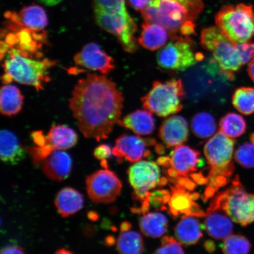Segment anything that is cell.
Masks as SVG:
<instances>
[{
  "label": "cell",
  "mask_w": 254,
  "mask_h": 254,
  "mask_svg": "<svg viewBox=\"0 0 254 254\" xmlns=\"http://www.w3.org/2000/svg\"><path fill=\"white\" fill-rule=\"evenodd\" d=\"M250 139L251 142H252L253 144H254V132H253V134L251 135Z\"/></svg>",
  "instance_id": "c3c4849f"
},
{
  "label": "cell",
  "mask_w": 254,
  "mask_h": 254,
  "mask_svg": "<svg viewBox=\"0 0 254 254\" xmlns=\"http://www.w3.org/2000/svg\"><path fill=\"white\" fill-rule=\"evenodd\" d=\"M117 250L119 254H142L144 244L141 235L131 230L121 231Z\"/></svg>",
  "instance_id": "f1b7e54d"
},
{
  "label": "cell",
  "mask_w": 254,
  "mask_h": 254,
  "mask_svg": "<svg viewBox=\"0 0 254 254\" xmlns=\"http://www.w3.org/2000/svg\"><path fill=\"white\" fill-rule=\"evenodd\" d=\"M157 162L166 170L169 181L172 183L179 178L191 176L202 163L198 151L184 145L175 148L168 156L158 158Z\"/></svg>",
  "instance_id": "7c38bea8"
},
{
  "label": "cell",
  "mask_w": 254,
  "mask_h": 254,
  "mask_svg": "<svg viewBox=\"0 0 254 254\" xmlns=\"http://www.w3.org/2000/svg\"><path fill=\"white\" fill-rule=\"evenodd\" d=\"M175 237L181 244L194 245L202 237L201 224L195 217L183 216L174 229Z\"/></svg>",
  "instance_id": "cb8c5ba5"
},
{
  "label": "cell",
  "mask_w": 254,
  "mask_h": 254,
  "mask_svg": "<svg viewBox=\"0 0 254 254\" xmlns=\"http://www.w3.org/2000/svg\"><path fill=\"white\" fill-rule=\"evenodd\" d=\"M248 72H249L251 79L254 82V58L249 64V67H248Z\"/></svg>",
  "instance_id": "ee69618b"
},
{
  "label": "cell",
  "mask_w": 254,
  "mask_h": 254,
  "mask_svg": "<svg viewBox=\"0 0 254 254\" xmlns=\"http://www.w3.org/2000/svg\"><path fill=\"white\" fill-rule=\"evenodd\" d=\"M190 126L193 134L202 139L208 138L214 135L217 129L214 117L207 112L195 114L192 119Z\"/></svg>",
  "instance_id": "f546056e"
},
{
  "label": "cell",
  "mask_w": 254,
  "mask_h": 254,
  "mask_svg": "<svg viewBox=\"0 0 254 254\" xmlns=\"http://www.w3.org/2000/svg\"><path fill=\"white\" fill-rule=\"evenodd\" d=\"M188 123L183 117L173 116L165 120L159 129V137L167 148L178 147L188 139Z\"/></svg>",
  "instance_id": "ac0fdd59"
},
{
  "label": "cell",
  "mask_w": 254,
  "mask_h": 254,
  "mask_svg": "<svg viewBox=\"0 0 254 254\" xmlns=\"http://www.w3.org/2000/svg\"><path fill=\"white\" fill-rule=\"evenodd\" d=\"M130 185L134 189L132 198L141 202L147 198L151 190L164 186L167 179L161 178L158 164L151 161L136 162L127 170Z\"/></svg>",
  "instance_id": "8fae6325"
},
{
  "label": "cell",
  "mask_w": 254,
  "mask_h": 254,
  "mask_svg": "<svg viewBox=\"0 0 254 254\" xmlns=\"http://www.w3.org/2000/svg\"><path fill=\"white\" fill-rule=\"evenodd\" d=\"M113 154V149L108 144H103L98 145L95 148L94 156L101 161H107Z\"/></svg>",
  "instance_id": "f35d334b"
},
{
  "label": "cell",
  "mask_w": 254,
  "mask_h": 254,
  "mask_svg": "<svg viewBox=\"0 0 254 254\" xmlns=\"http://www.w3.org/2000/svg\"><path fill=\"white\" fill-rule=\"evenodd\" d=\"M139 225L141 233L146 237L159 238L166 233L168 221L166 216L161 212H148L141 218Z\"/></svg>",
  "instance_id": "83f0119b"
},
{
  "label": "cell",
  "mask_w": 254,
  "mask_h": 254,
  "mask_svg": "<svg viewBox=\"0 0 254 254\" xmlns=\"http://www.w3.org/2000/svg\"><path fill=\"white\" fill-rule=\"evenodd\" d=\"M78 135L65 125L53 126L46 135V144L53 150H66L77 144Z\"/></svg>",
  "instance_id": "d4e9b609"
},
{
  "label": "cell",
  "mask_w": 254,
  "mask_h": 254,
  "mask_svg": "<svg viewBox=\"0 0 254 254\" xmlns=\"http://www.w3.org/2000/svg\"><path fill=\"white\" fill-rule=\"evenodd\" d=\"M39 1L47 5H55L58 4L62 0H39Z\"/></svg>",
  "instance_id": "f6af8a7d"
},
{
  "label": "cell",
  "mask_w": 254,
  "mask_h": 254,
  "mask_svg": "<svg viewBox=\"0 0 254 254\" xmlns=\"http://www.w3.org/2000/svg\"><path fill=\"white\" fill-rule=\"evenodd\" d=\"M220 131L231 138H236L242 136L247 129V123L239 114L229 113L220 120Z\"/></svg>",
  "instance_id": "4dcf8cb0"
},
{
  "label": "cell",
  "mask_w": 254,
  "mask_h": 254,
  "mask_svg": "<svg viewBox=\"0 0 254 254\" xmlns=\"http://www.w3.org/2000/svg\"><path fill=\"white\" fill-rule=\"evenodd\" d=\"M31 138L38 147H43L46 144V135L43 131H37L31 133Z\"/></svg>",
  "instance_id": "60d3db41"
},
{
  "label": "cell",
  "mask_w": 254,
  "mask_h": 254,
  "mask_svg": "<svg viewBox=\"0 0 254 254\" xmlns=\"http://www.w3.org/2000/svg\"><path fill=\"white\" fill-rule=\"evenodd\" d=\"M145 23L161 25L169 32L171 39L183 36L184 27L190 20L188 12L183 5L173 0H154L141 11Z\"/></svg>",
  "instance_id": "52a82bcc"
},
{
  "label": "cell",
  "mask_w": 254,
  "mask_h": 254,
  "mask_svg": "<svg viewBox=\"0 0 254 254\" xmlns=\"http://www.w3.org/2000/svg\"><path fill=\"white\" fill-rule=\"evenodd\" d=\"M76 65L106 75L113 70L114 60L97 44H86L74 57Z\"/></svg>",
  "instance_id": "2e32d148"
},
{
  "label": "cell",
  "mask_w": 254,
  "mask_h": 254,
  "mask_svg": "<svg viewBox=\"0 0 254 254\" xmlns=\"http://www.w3.org/2000/svg\"><path fill=\"white\" fill-rule=\"evenodd\" d=\"M217 27L234 44L247 43L254 36V11L252 5H225L215 17Z\"/></svg>",
  "instance_id": "8992f818"
},
{
  "label": "cell",
  "mask_w": 254,
  "mask_h": 254,
  "mask_svg": "<svg viewBox=\"0 0 254 254\" xmlns=\"http://www.w3.org/2000/svg\"><path fill=\"white\" fill-rule=\"evenodd\" d=\"M7 30L25 28L34 31H43L47 25L46 12L40 6L32 5L25 7L20 12L8 11L5 13Z\"/></svg>",
  "instance_id": "9a60e30c"
},
{
  "label": "cell",
  "mask_w": 254,
  "mask_h": 254,
  "mask_svg": "<svg viewBox=\"0 0 254 254\" xmlns=\"http://www.w3.org/2000/svg\"><path fill=\"white\" fill-rule=\"evenodd\" d=\"M183 5L188 12L189 17L192 21H194L203 9L201 0H173Z\"/></svg>",
  "instance_id": "8d00e7d4"
},
{
  "label": "cell",
  "mask_w": 254,
  "mask_h": 254,
  "mask_svg": "<svg viewBox=\"0 0 254 254\" xmlns=\"http://www.w3.org/2000/svg\"><path fill=\"white\" fill-rule=\"evenodd\" d=\"M158 144L154 138L123 134L116 139L113 148V155L120 163L127 161L135 163L142 159L150 157L151 151L149 147H155V148Z\"/></svg>",
  "instance_id": "5bb4252c"
},
{
  "label": "cell",
  "mask_w": 254,
  "mask_h": 254,
  "mask_svg": "<svg viewBox=\"0 0 254 254\" xmlns=\"http://www.w3.org/2000/svg\"><path fill=\"white\" fill-rule=\"evenodd\" d=\"M154 254H185L181 244L172 237L164 236Z\"/></svg>",
  "instance_id": "d590c367"
},
{
  "label": "cell",
  "mask_w": 254,
  "mask_h": 254,
  "mask_svg": "<svg viewBox=\"0 0 254 254\" xmlns=\"http://www.w3.org/2000/svg\"><path fill=\"white\" fill-rule=\"evenodd\" d=\"M24 97L20 89L12 84H4L0 93V110L2 115L12 117L20 113Z\"/></svg>",
  "instance_id": "4316f807"
},
{
  "label": "cell",
  "mask_w": 254,
  "mask_h": 254,
  "mask_svg": "<svg viewBox=\"0 0 254 254\" xmlns=\"http://www.w3.org/2000/svg\"><path fill=\"white\" fill-rule=\"evenodd\" d=\"M94 12L97 24L104 30L116 36L126 52L130 53L136 52L139 44L134 36L137 26L128 12L110 14L94 9Z\"/></svg>",
  "instance_id": "30bf717a"
},
{
  "label": "cell",
  "mask_w": 254,
  "mask_h": 254,
  "mask_svg": "<svg viewBox=\"0 0 254 254\" xmlns=\"http://www.w3.org/2000/svg\"><path fill=\"white\" fill-rule=\"evenodd\" d=\"M131 225L128 222H124L121 225L120 230L121 231H127L131 230Z\"/></svg>",
  "instance_id": "bcb514c9"
},
{
  "label": "cell",
  "mask_w": 254,
  "mask_h": 254,
  "mask_svg": "<svg viewBox=\"0 0 254 254\" xmlns=\"http://www.w3.org/2000/svg\"><path fill=\"white\" fill-rule=\"evenodd\" d=\"M84 202L81 193L71 187H65L57 193L55 204L59 213L63 217H68L80 211Z\"/></svg>",
  "instance_id": "603a6c76"
},
{
  "label": "cell",
  "mask_w": 254,
  "mask_h": 254,
  "mask_svg": "<svg viewBox=\"0 0 254 254\" xmlns=\"http://www.w3.org/2000/svg\"><path fill=\"white\" fill-rule=\"evenodd\" d=\"M87 191L94 202H113L120 195L122 183L117 175L108 169L98 170L87 177Z\"/></svg>",
  "instance_id": "4fadbf2b"
},
{
  "label": "cell",
  "mask_w": 254,
  "mask_h": 254,
  "mask_svg": "<svg viewBox=\"0 0 254 254\" xmlns=\"http://www.w3.org/2000/svg\"><path fill=\"white\" fill-rule=\"evenodd\" d=\"M205 249L209 253L214 252L215 250V245L213 241H206L204 244Z\"/></svg>",
  "instance_id": "7bdbcfd3"
},
{
  "label": "cell",
  "mask_w": 254,
  "mask_h": 254,
  "mask_svg": "<svg viewBox=\"0 0 254 254\" xmlns=\"http://www.w3.org/2000/svg\"><path fill=\"white\" fill-rule=\"evenodd\" d=\"M235 140L219 131L206 143L204 152L209 167L207 177L209 180L228 181L233 174L234 166L233 155Z\"/></svg>",
  "instance_id": "ba28073f"
},
{
  "label": "cell",
  "mask_w": 254,
  "mask_h": 254,
  "mask_svg": "<svg viewBox=\"0 0 254 254\" xmlns=\"http://www.w3.org/2000/svg\"><path fill=\"white\" fill-rule=\"evenodd\" d=\"M252 244L246 237L231 235L225 238L222 244L224 254H249Z\"/></svg>",
  "instance_id": "d6a6232c"
},
{
  "label": "cell",
  "mask_w": 254,
  "mask_h": 254,
  "mask_svg": "<svg viewBox=\"0 0 254 254\" xmlns=\"http://www.w3.org/2000/svg\"><path fill=\"white\" fill-rule=\"evenodd\" d=\"M235 160L246 168H254V144L246 142L237 148L234 154Z\"/></svg>",
  "instance_id": "836d02e7"
},
{
  "label": "cell",
  "mask_w": 254,
  "mask_h": 254,
  "mask_svg": "<svg viewBox=\"0 0 254 254\" xmlns=\"http://www.w3.org/2000/svg\"><path fill=\"white\" fill-rule=\"evenodd\" d=\"M1 254H25L23 249L16 245L7 246L3 248Z\"/></svg>",
  "instance_id": "b9f144b4"
},
{
  "label": "cell",
  "mask_w": 254,
  "mask_h": 254,
  "mask_svg": "<svg viewBox=\"0 0 254 254\" xmlns=\"http://www.w3.org/2000/svg\"><path fill=\"white\" fill-rule=\"evenodd\" d=\"M237 48L243 65L254 58V43L237 44Z\"/></svg>",
  "instance_id": "74e56055"
},
{
  "label": "cell",
  "mask_w": 254,
  "mask_h": 254,
  "mask_svg": "<svg viewBox=\"0 0 254 254\" xmlns=\"http://www.w3.org/2000/svg\"><path fill=\"white\" fill-rule=\"evenodd\" d=\"M233 106L244 115L254 113V88L243 87L236 89L232 97Z\"/></svg>",
  "instance_id": "1f68e13d"
},
{
  "label": "cell",
  "mask_w": 254,
  "mask_h": 254,
  "mask_svg": "<svg viewBox=\"0 0 254 254\" xmlns=\"http://www.w3.org/2000/svg\"><path fill=\"white\" fill-rule=\"evenodd\" d=\"M94 9L110 14L123 13L127 11L125 0H93Z\"/></svg>",
  "instance_id": "e575fe53"
},
{
  "label": "cell",
  "mask_w": 254,
  "mask_h": 254,
  "mask_svg": "<svg viewBox=\"0 0 254 254\" xmlns=\"http://www.w3.org/2000/svg\"><path fill=\"white\" fill-rule=\"evenodd\" d=\"M3 59V84L15 81L33 87L37 91L43 90L44 84L50 81V69L57 63L47 58L36 59L24 56L15 49H9Z\"/></svg>",
  "instance_id": "7a4b0ae2"
},
{
  "label": "cell",
  "mask_w": 254,
  "mask_h": 254,
  "mask_svg": "<svg viewBox=\"0 0 254 254\" xmlns=\"http://www.w3.org/2000/svg\"><path fill=\"white\" fill-rule=\"evenodd\" d=\"M119 125L140 135L152 134L155 128V120L151 113L143 110L128 114L120 120Z\"/></svg>",
  "instance_id": "7402d4cb"
},
{
  "label": "cell",
  "mask_w": 254,
  "mask_h": 254,
  "mask_svg": "<svg viewBox=\"0 0 254 254\" xmlns=\"http://www.w3.org/2000/svg\"><path fill=\"white\" fill-rule=\"evenodd\" d=\"M54 254H75L72 252H70L66 249H62L59 250H57V252Z\"/></svg>",
  "instance_id": "7dc6e473"
},
{
  "label": "cell",
  "mask_w": 254,
  "mask_h": 254,
  "mask_svg": "<svg viewBox=\"0 0 254 254\" xmlns=\"http://www.w3.org/2000/svg\"><path fill=\"white\" fill-rule=\"evenodd\" d=\"M169 37V32L161 25L145 23L142 25L138 43L146 49L155 51L163 47Z\"/></svg>",
  "instance_id": "484cf974"
},
{
  "label": "cell",
  "mask_w": 254,
  "mask_h": 254,
  "mask_svg": "<svg viewBox=\"0 0 254 254\" xmlns=\"http://www.w3.org/2000/svg\"><path fill=\"white\" fill-rule=\"evenodd\" d=\"M171 198L168 202L170 214L174 218L183 216L204 217L206 214L194 201L199 197L198 193H190L179 185L170 186Z\"/></svg>",
  "instance_id": "e0dca14e"
},
{
  "label": "cell",
  "mask_w": 254,
  "mask_h": 254,
  "mask_svg": "<svg viewBox=\"0 0 254 254\" xmlns=\"http://www.w3.org/2000/svg\"><path fill=\"white\" fill-rule=\"evenodd\" d=\"M154 0H128L130 5L135 10H143L151 4Z\"/></svg>",
  "instance_id": "ab89813d"
},
{
  "label": "cell",
  "mask_w": 254,
  "mask_h": 254,
  "mask_svg": "<svg viewBox=\"0 0 254 254\" xmlns=\"http://www.w3.org/2000/svg\"><path fill=\"white\" fill-rule=\"evenodd\" d=\"M192 41L189 37L173 40L159 51L157 63L165 71H184L204 59L201 53L195 52Z\"/></svg>",
  "instance_id": "9c48e42d"
},
{
  "label": "cell",
  "mask_w": 254,
  "mask_h": 254,
  "mask_svg": "<svg viewBox=\"0 0 254 254\" xmlns=\"http://www.w3.org/2000/svg\"><path fill=\"white\" fill-rule=\"evenodd\" d=\"M27 150L20 144L17 136L9 130L0 132V157L4 163L14 166L23 160Z\"/></svg>",
  "instance_id": "44dd1931"
},
{
  "label": "cell",
  "mask_w": 254,
  "mask_h": 254,
  "mask_svg": "<svg viewBox=\"0 0 254 254\" xmlns=\"http://www.w3.org/2000/svg\"><path fill=\"white\" fill-rule=\"evenodd\" d=\"M204 225L209 236L217 240H225L233 231L231 219L219 209H206Z\"/></svg>",
  "instance_id": "ffe728a7"
},
{
  "label": "cell",
  "mask_w": 254,
  "mask_h": 254,
  "mask_svg": "<svg viewBox=\"0 0 254 254\" xmlns=\"http://www.w3.org/2000/svg\"><path fill=\"white\" fill-rule=\"evenodd\" d=\"M208 208L221 209L243 227L254 222V195L246 191L238 176L229 188L212 199Z\"/></svg>",
  "instance_id": "3957f363"
},
{
  "label": "cell",
  "mask_w": 254,
  "mask_h": 254,
  "mask_svg": "<svg viewBox=\"0 0 254 254\" xmlns=\"http://www.w3.org/2000/svg\"><path fill=\"white\" fill-rule=\"evenodd\" d=\"M186 91L181 79L155 81L151 90L141 98L143 107L150 113L166 117L180 112Z\"/></svg>",
  "instance_id": "277c9868"
},
{
  "label": "cell",
  "mask_w": 254,
  "mask_h": 254,
  "mask_svg": "<svg viewBox=\"0 0 254 254\" xmlns=\"http://www.w3.org/2000/svg\"><path fill=\"white\" fill-rule=\"evenodd\" d=\"M41 169L46 177L55 182H62L68 178L72 170L70 155L63 150H55L41 163Z\"/></svg>",
  "instance_id": "d6986e66"
},
{
  "label": "cell",
  "mask_w": 254,
  "mask_h": 254,
  "mask_svg": "<svg viewBox=\"0 0 254 254\" xmlns=\"http://www.w3.org/2000/svg\"><path fill=\"white\" fill-rule=\"evenodd\" d=\"M124 97L117 85L103 74L79 79L69 99V108L85 137L97 141L109 137L122 116Z\"/></svg>",
  "instance_id": "6da1fadb"
},
{
  "label": "cell",
  "mask_w": 254,
  "mask_h": 254,
  "mask_svg": "<svg viewBox=\"0 0 254 254\" xmlns=\"http://www.w3.org/2000/svg\"><path fill=\"white\" fill-rule=\"evenodd\" d=\"M201 44L214 57L222 74L228 80H233L235 73L243 65L236 44L232 43L220 28H204L201 34Z\"/></svg>",
  "instance_id": "5b68a950"
}]
</instances>
